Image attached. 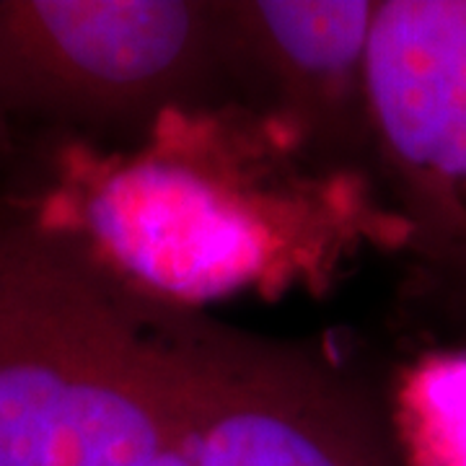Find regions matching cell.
Masks as SVG:
<instances>
[{"label": "cell", "mask_w": 466, "mask_h": 466, "mask_svg": "<svg viewBox=\"0 0 466 466\" xmlns=\"http://www.w3.org/2000/svg\"><path fill=\"white\" fill-rule=\"evenodd\" d=\"M84 236L0 213V466H150L184 438V327Z\"/></svg>", "instance_id": "1"}, {"label": "cell", "mask_w": 466, "mask_h": 466, "mask_svg": "<svg viewBox=\"0 0 466 466\" xmlns=\"http://www.w3.org/2000/svg\"><path fill=\"white\" fill-rule=\"evenodd\" d=\"M238 81L228 0H0L14 119L140 133Z\"/></svg>", "instance_id": "2"}, {"label": "cell", "mask_w": 466, "mask_h": 466, "mask_svg": "<svg viewBox=\"0 0 466 466\" xmlns=\"http://www.w3.org/2000/svg\"><path fill=\"white\" fill-rule=\"evenodd\" d=\"M182 363L195 466H407L389 400L317 342L189 311Z\"/></svg>", "instance_id": "3"}, {"label": "cell", "mask_w": 466, "mask_h": 466, "mask_svg": "<svg viewBox=\"0 0 466 466\" xmlns=\"http://www.w3.org/2000/svg\"><path fill=\"white\" fill-rule=\"evenodd\" d=\"M299 205L218 177V164L177 156L161 140L133 161L94 174L73 231L150 296L192 306L236 288L280 278L317 249Z\"/></svg>", "instance_id": "4"}, {"label": "cell", "mask_w": 466, "mask_h": 466, "mask_svg": "<svg viewBox=\"0 0 466 466\" xmlns=\"http://www.w3.org/2000/svg\"><path fill=\"white\" fill-rule=\"evenodd\" d=\"M366 119L404 247L466 299V0L376 3Z\"/></svg>", "instance_id": "5"}, {"label": "cell", "mask_w": 466, "mask_h": 466, "mask_svg": "<svg viewBox=\"0 0 466 466\" xmlns=\"http://www.w3.org/2000/svg\"><path fill=\"white\" fill-rule=\"evenodd\" d=\"M379 0H228L238 81L327 158L368 153L366 55Z\"/></svg>", "instance_id": "6"}, {"label": "cell", "mask_w": 466, "mask_h": 466, "mask_svg": "<svg viewBox=\"0 0 466 466\" xmlns=\"http://www.w3.org/2000/svg\"><path fill=\"white\" fill-rule=\"evenodd\" d=\"M389 404L407 466H466V352L417 360Z\"/></svg>", "instance_id": "7"}, {"label": "cell", "mask_w": 466, "mask_h": 466, "mask_svg": "<svg viewBox=\"0 0 466 466\" xmlns=\"http://www.w3.org/2000/svg\"><path fill=\"white\" fill-rule=\"evenodd\" d=\"M11 153H14V116L5 106L0 88V156H11Z\"/></svg>", "instance_id": "8"}, {"label": "cell", "mask_w": 466, "mask_h": 466, "mask_svg": "<svg viewBox=\"0 0 466 466\" xmlns=\"http://www.w3.org/2000/svg\"><path fill=\"white\" fill-rule=\"evenodd\" d=\"M150 466H195L192 464V459L187 456V451L182 449V443L179 446H171L168 451H164L156 461Z\"/></svg>", "instance_id": "9"}]
</instances>
